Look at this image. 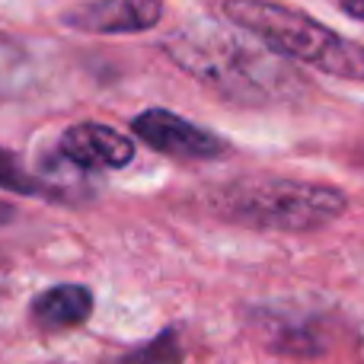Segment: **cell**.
Returning a JSON list of instances; mask_svg holds the SVG:
<instances>
[{
	"mask_svg": "<svg viewBox=\"0 0 364 364\" xmlns=\"http://www.w3.org/2000/svg\"><path fill=\"white\" fill-rule=\"evenodd\" d=\"M132 132L138 134L147 147L166 154V157L211 160L224 151V141H220L214 132L182 119V115L166 112V109H147V112L134 115Z\"/></svg>",
	"mask_w": 364,
	"mask_h": 364,
	"instance_id": "4",
	"label": "cell"
},
{
	"mask_svg": "<svg viewBox=\"0 0 364 364\" xmlns=\"http://www.w3.org/2000/svg\"><path fill=\"white\" fill-rule=\"evenodd\" d=\"M339 6L352 19H364V0H339Z\"/></svg>",
	"mask_w": 364,
	"mask_h": 364,
	"instance_id": "10",
	"label": "cell"
},
{
	"mask_svg": "<svg viewBox=\"0 0 364 364\" xmlns=\"http://www.w3.org/2000/svg\"><path fill=\"white\" fill-rule=\"evenodd\" d=\"M58 151L68 164L80 170H122L134 157V144L128 134L109 125H96V122L70 125L58 141Z\"/></svg>",
	"mask_w": 364,
	"mask_h": 364,
	"instance_id": "6",
	"label": "cell"
},
{
	"mask_svg": "<svg viewBox=\"0 0 364 364\" xmlns=\"http://www.w3.org/2000/svg\"><path fill=\"white\" fill-rule=\"evenodd\" d=\"M164 51L186 74L237 102L288 100L301 90V74L243 29L192 23L166 36Z\"/></svg>",
	"mask_w": 364,
	"mask_h": 364,
	"instance_id": "1",
	"label": "cell"
},
{
	"mask_svg": "<svg viewBox=\"0 0 364 364\" xmlns=\"http://www.w3.org/2000/svg\"><path fill=\"white\" fill-rule=\"evenodd\" d=\"M0 186L16 195H42L45 192L42 182L32 179L29 173L19 166V160L13 157L10 151H4V147H0Z\"/></svg>",
	"mask_w": 364,
	"mask_h": 364,
	"instance_id": "9",
	"label": "cell"
},
{
	"mask_svg": "<svg viewBox=\"0 0 364 364\" xmlns=\"http://www.w3.org/2000/svg\"><path fill=\"white\" fill-rule=\"evenodd\" d=\"M36 83V61L16 38L0 36V100H23Z\"/></svg>",
	"mask_w": 364,
	"mask_h": 364,
	"instance_id": "8",
	"label": "cell"
},
{
	"mask_svg": "<svg viewBox=\"0 0 364 364\" xmlns=\"http://www.w3.org/2000/svg\"><path fill=\"white\" fill-rule=\"evenodd\" d=\"M346 195L333 186L301 179H243L214 195V211L256 230L310 233L346 211Z\"/></svg>",
	"mask_w": 364,
	"mask_h": 364,
	"instance_id": "3",
	"label": "cell"
},
{
	"mask_svg": "<svg viewBox=\"0 0 364 364\" xmlns=\"http://www.w3.org/2000/svg\"><path fill=\"white\" fill-rule=\"evenodd\" d=\"M90 310H93V294L83 284H58V288L36 297L32 320L45 333H61V329H74L87 323Z\"/></svg>",
	"mask_w": 364,
	"mask_h": 364,
	"instance_id": "7",
	"label": "cell"
},
{
	"mask_svg": "<svg viewBox=\"0 0 364 364\" xmlns=\"http://www.w3.org/2000/svg\"><path fill=\"white\" fill-rule=\"evenodd\" d=\"M10 220H13V208L6 205V201H0V227L10 224Z\"/></svg>",
	"mask_w": 364,
	"mask_h": 364,
	"instance_id": "11",
	"label": "cell"
},
{
	"mask_svg": "<svg viewBox=\"0 0 364 364\" xmlns=\"http://www.w3.org/2000/svg\"><path fill=\"white\" fill-rule=\"evenodd\" d=\"M224 16L284 61H304L323 74L364 80L361 45L336 36L307 13L282 6L275 0H227Z\"/></svg>",
	"mask_w": 364,
	"mask_h": 364,
	"instance_id": "2",
	"label": "cell"
},
{
	"mask_svg": "<svg viewBox=\"0 0 364 364\" xmlns=\"http://www.w3.org/2000/svg\"><path fill=\"white\" fill-rule=\"evenodd\" d=\"M61 19L77 32H100V36L147 32L164 19V4L160 0H87L70 6Z\"/></svg>",
	"mask_w": 364,
	"mask_h": 364,
	"instance_id": "5",
	"label": "cell"
}]
</instances>
